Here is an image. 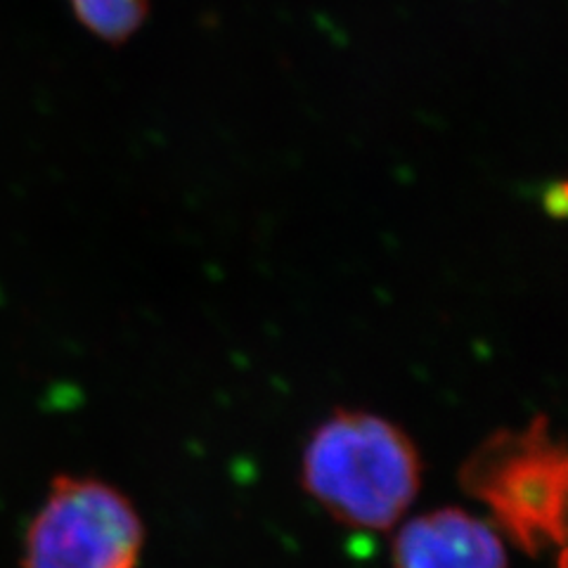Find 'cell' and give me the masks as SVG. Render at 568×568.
Segmentation results:
<instances>
[{
    "label": "cell",
    "instance_id": "obj_1",
    "mask_svg": "<svg viewBox=\"0 0 568 568\" xmlns=\"http://www.w3.org/2000/svg\"><path fill=\"white\" fill-rule=\"evenodd\" d=\"M304 488L334 519L388 530L422 486V457L398 424L363 410H336L304 448Z\"/></svg>",
    "mask_w": 568,
    "mask_h": 568
},
{
    "label": "cell",
    "instance_id": "obj_6",
    "mask_svg": "<svg viewBox=\"0 0 568 568\" xmlns=\"http://www.w3.org/2000/svg\"><path fill=\"white\" fill-rule=\"evenodd\" d=\"M559 568H568V545L564 547V552H561V559H559Z\"/></svg>",
    "mask_w": 568,
    "mask_h": 568
},
{
    "label": "cell",
    "instance_id": "obj_2",
    "mask_svg": "<svg viewBox=\"0 0 568 568\" xmlns=\"http://www.w3.org/2000/svg\"><path fill=\"white\" fill-rule=\"evenodd\" d=\"M459 484L497 528L528 552L568 538V443L547 417L488 436L459 469Z\"/></svg>",
    "mask_w": 568,
    "mask_h": 568
},
{
    "label": "cell",
    "instance_id": "obj_4",
    "mask_svg": "<svg viewBox=\"0 0 568 568\" xmlns=\"http://www.w3.org/2000/svg\"><path fill=\"white\" fill-rule=\"evenodd\" d=\"M396 568H507L497 528L465 509H436L407 521L394 542Z\"/></svg>",
    "mask_w": 568,
    "mask_h": 568
},
{
    "label": "cell",
    "instance_id": "obj_3",
    "mask_svg": "<svg viewBox=\"0 0 568 568\" xmlns=\"http://www.w3.org/2000/svg\"><path fill=\"white\" fill-rule=\"evenodd\" d=\"M145 526L133 503L93 476H55L24 532V568H135Z\"/></svg>",
    "mask_w": 568,
    "mask_h": 568
},
{
    "label": "cell",
    "instance_id": "obj_5",
    "mask_svg": "<svg viewBox=\"0 0 568 568\" xmlns=\"http://www.w3.org/2000/svg\"><path fill=\"white\" fill-rule=\"evenodd\" d=\"M79 22L98 39L121 43L145 22L150 0H69Z\"/></svg>",
    "mask_w": 568,
    "mask_h": 568
}]
</instances>
